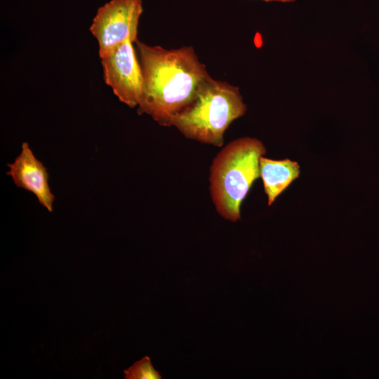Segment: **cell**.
Returning <instances> with one entry per match:
<instances>
[{"label":"cell","instance_id":"cell-8","mask_svg":"<svg viewBox=\"0 0 379 379\" xmlns=\"http://www.w3.org/2000/svg\"><path fill=\"white\" fill-rule=\"evenodd\" d=\"M126 379H160L159 373L153 367L150 358L147 356L135 362L128 369L124 370Z\"/></svg>","mask_w":379,"mask_h":379},{"label":"cell","instance_id":"cell-1","mask_svg":"<svg viewBox=\"0 0 379 379\" xmlns=\"http://www.w3.org/2000/svg\"><path fill=\"white\" fill-rule=\"evenodd\" d=\"M142 75L137 113L162 126L187 107L211 77L192 46L166 49L137 40L134 43Z\"/></svg>","mask_w":379,"mask_h":379},{"label":"cell","instance_id":"cell-9","mask_svg":"<svg viewBox=\"0 0 379 379\" xmlns=\"http://www.w3.org/2000/svg\"><path fill=\"white\" fill-rule=\"evenodd\" d=\"M260 1H263L265 2L275 1V2H281V3H292L296 0H260Z\"/></svg>","mask_w":379,"mask_h":379},{"label":"cell","instance_id":"cell-3","mask_svg":"<svg viewBox=\"0 0 379 379\" xmlns=\"http://www.w3.org/2000/svg\"><path fill=\"white\" fill-rule=\"evenodd\" d=\"M246 110L237 86L211 77L192 102L174 117L171 126L187 138L222 147L225 131Z\"/></svg>","mask_w":379,"mask_h":379},{"label":"cell","instance_id":"cell-7","mask_svg":"<svg viewBox=\"0 0 379 379\" xmlns=\"http://www.w3.org/2000/svg\"><path fill=\"white\" fill-rule=\"evenodd\" d=\"M260 175L263 182L264 191L267 197L268 206L300 175V166L290 159L273 160L264 157L260 159Z\"/></svg>","mask_w":379,"mask_h":379},{"label":"cell","instance_id":"cell-6","mask_svg":"<svg viewBox=\"0 0 379 379\" xmlns=\"http://www.w3.org/2000/svg\"><path fill=\"white\" fill-rule=\"evenodd\" d=\"M6 173L19 188L32 192L48 211H53L55 195L49 186V175L43 163L34 155L27 142L15 160L7 164Z\"/></svg>","mask_w":379,"mask_h":379},{"label":"cell","instance_id":"cell-4","mask_svg":"<svg viewBox=\"0 0 379 379\" xmlns=\"http://www.w3.org/2000/svg\"><path fill=\"white\" fill-rule=\"evenodd\" d=\"M142 0H111L99 7L89 27L96 39L100 58L128 39L138 40Z\"/></svg>","mask_w":379,"mask_h":379},{"label":"cell","instance_id":"cell-2","mask_svg":"<svg viewBox=\"0 0 379 379\" xmlns=\"http://www.w3.org/2000/svg\"><path fill=\"white\" fill-rule=\"evenodd\" d=\"M266 153L257 138L243 137L226 145L210 167V192L217 212L223 218L241 219V206L253 182L260 178V159Z\"/></svg>","mask_w":379,"mask_h":379},{"label":"cell","instance_id":"cell-5","mask_svg":"<svg viewBox=\"0 0 379 379\" xmlns=\"http://www.w3.org/2000/svg\"><path fill=\"white\" fill-rule=\"evenodd\" d=\"M134 42L128 39L100 58L105 83L119 100L138 107L142 93V75Z\"/></svg>","mask_w":379,"mask_h":379}]
</instances>
